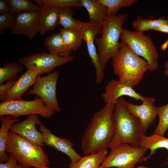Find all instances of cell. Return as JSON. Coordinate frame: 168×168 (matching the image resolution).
<instances>
[{"instance_id":"obj_1","label":"cell","mask_w":168,"mask_h":168,"mask_svg":"<svg viewBox=\"0 0 168 168\" xmlns=\"http://www.w3.org/2000/svg\"><path fill=\"white\" fill-rule=\"evenodd\" d=\"M115 104L106 103L96 112L83 134L80 142L83 153L88 155L107 149L115 134L113 118Z\"/></svg>"},{"instance_id":"obj_2","label":"cell","mask_w":168,"mask_h":168,"mask_svg":"<svg viewBox=\"0 0 168 168\" xmlns=\"http://www.w3.org/2000/svg\"><path fill=\"white\" fill-rule=\"evenodd\" d=\"M121 43L119 50L112 58L113 70L121 83L133 88L149 70V65L125 43Z\"/></svg>"},{"instance_id":"obj_3","label":"cell","mask_w":168,"mask_h":168,"mask_svg":"<svg viewBox=\"0 0 168 168\" xmlns=\"http://www.w3.org/2000/svg\"><path fill=\"white\" fill-rule=\"evenodd\" d=\"M125 99L119 98L115 105L113 118L115 126L114 138L108 148H113L122 143L139 146L143 134L140 121L128 110Z\"/></svg>"},{"instance_id":"obj_4","label":"cell","mask_w":168,"mask_h":168,"mask_svg":"<svg viewBox=\"0 0 168 168\" xmlns=\"http://www.w3.org/2000/svg\"><path fill=\"white\" fill-rule=\"evenodd\" d=\"M22 168H42L49 161L42 147L33 143L9 131L6 148Z\"/></svg>"},{"instance_id":"obj_5","label":"cell","mask_w":168,"mask_h":168,"mask_svg":"<svg viewBox=\"0 0 168 168\" xmlns=\"http://www.w3.org/2000/svg\"><path fill=\"white\" fill-rule=\"evenodd\" d=\"M127 17L126 14L107 16L102 24L101 37L96 38L95 41L103 70L109 60L116 54L120 47L121 43L119 42V39L123 26Z\"/></svg>"},{"instance_id":"obj_6","label":"cell","mask_w":168,"mask_h":168,"mask_svg":"<svg viewBox=\"0 0 168 168\" xmlns=\"http://www.w3.org/2000/svg\"><path fill=\"white\" fill-rule=\"evenodd\" d=\"M147 150L139 146L121 143L111 149L99 168H134L137 163L146 161Z\"/></svg>"},{"instance_id":"obj_7","label":"cell","mask_w":168,"mask_h":168,"mask_svg":"<svg viewBox=\"0 0 168 168\" xmlns=\"http://www.w3.org/2000/svg\"><path fill=\"white\" fill-rule=\"evenodd\" d=\"M120 38L137 54L144 58L148 63L150 71L157 68L159 54L149 36L143 32L123 28Z\"/></svg>"},{"instance_id":"obj_8","label":"cell","mask_w":168,"mask_h":168,"mask_svg":"<svg viewBox=\"0 0 168 168\" xmlns=\"http://www.w3.org/2000/svg\"><path fill=\"white\" fill-rule=\"evenodd\" d=\"M55 112L46 106L37 96L30 100H6L0 103V116L9 115L18 117L22 115L37 114L49 118Z\"/></svg>"},{"instance_id":"obj_9","label":"cell","mask_w":168,"mask_h":168,"mask_svg":"<svg viewBox=\"0 0 168 168\" xmlns=\"http://www.w3.org/2000/svg\"><path fill=\"white\" fill-rule=\"evenodd\" d=\"M73 60L74 58L70 55L62 57L44 51L21 57L18 62L27 69L34 71L40 75L44 73H50L54 68Z\"/></svg>"},{"instance_id":"obj_10","label":"cell","mask_w":168,"mask_h":168,"mask_svg":"<svg viewBox=\"0 0 168 168\" xmlns=\"http://www.w3.org/2000/svg\"><path fill=\"white\" fill-rule=\"evenodd\" d=\"M59 71H55L46 76L38 75L32 89L28 91L27 95H35L40 97L45 105L55 112H59L56 94L57 80L60 75Z\"/></svg>"},{"instance_id":"obj_11","label":"cell","mask_w":168,"mask_h":168,"mask_svg":"<svg viewBox=\"0 0 168 168\" xmlns=\"http://www.w3.org/2000/svg\"><path fill=\"white\" fill-rule=\"evenodd\" d=\"M78 29L80 31L83 40L86 42L88 54L92 64L95 69L96 83L100 84L105 77L98 54L94 43L96 35L102 33V24L85 22L78 20Z\"/></svg>"},{"instance_id":"obj_12","label":"cell","mask_w":168,"mask_h":168,"mask_svg":"<svg viewBox=\"0 0 168 168\" xmlns=\"http://www.w3.org/2000/svg\"><path fill=\"white\" fill-rule=\"evenodd\" d=\"M14 15L15 24L10 34L22 35L33 39L40 31V11H24Z\"/></svg>"},{"instance_id":"obj_13","label":"cell","mask_w":168,"mask_h":168,"mask_svg":"<svg viewBox=\"0 0 168 168\" xmlns=\"http://www.w3.org/2000/svg\"><path fill=\"white\" fill-rule=\"evenodd\" d=\"M153 97L143 96L141 105H137L125 100L124 103L128 111L140 120L143 134L155 121L157 115V107Z\"/></svg>"},{"instance_id":"obj_14","label":"cell","mask_w":168,"mask_h":168,"mask_svg":"<svg viewBox=\"0 0 168 168\" xmlns=\"http://www.w3.org/2000/svg\"><path fill=\"white\" fill-rule=\"evenodd\" d=\"M41 122L37 114L28 115L27 118L21 122L14 123L10 131L26 140L41 147L44 145L42 133L37 129L36 124Z\"/></svg>"},{"instance_id":"obj_15","label":"cell","mask_w":168,"mask_h":168,"mask_svg":"<svg viewBox=\"0 0 168 168\" xmlns=\"http://www.w3.org/2000/svg\"><path fill=\"white\" fill-rule=\"evenodd\" d=\"M38 125L44 143L65 154L69 157L71 161H75L81 157L73 148L74 144L69 139L55 135L41 122Z\"/></svg>"},{"instance_id":"obj_16","label":"cell","mask_w":168,"mask_h":168,"mask_svg":"<svg viewBox=\"0 0 168 168\" xmlns=\"http://www.w3.org/2000/svg\"><path fill=\"white\" fill-rule=\"evenodd\" d=\"M133 98L136 100H143V96L137 92L133 88L121 83L119 80L109 81L101 97L106 103L115 105L117 100L123 96Z\"/></svg>"},{"instance_id":"obj_17","label":"cell","mask_w":168,"mask_h":168,"mask_svg":"<svg viewBox=\"0 0 168 168\" xmlns=\"http://www.w3.org/2000/svg\"><path fill=\"white\" fill-rule=\"evenodd\" d=\"M38 75L31 69L27 70L22 74L14 85L5 95L6 100H18L22 99L23 95L29 88L34 84Z\"/></svg>"},{"instance_id":"obj_18","label":"cell","mask_w":168,"mask_h":168,"mask_svg":"<svg viewBox=\"0 0 168 168\" xmlns=\"http://www.w3.org/2000/svg\"><path fill=\"white\" fill-rule=\"evenodd\" d=\"M40 7V34L44 35L47 32L55 30L58 24L59 8L44 3L42 0H34Z\"/></svg>"},{"instance_id":"obj_19","label":"cell","mask_w":168,"mask_h":168,"mask_svg":"<svg viewBox=\"0 0 168 168\" xmlns=\"http://www.w3.org/2000/svg\"><path fill=\"white\" fill-rule=\"evenodd\" d=\"M82 7L87 11L88 22L102 24L107 17V8L98 0H80Z\"/></svg>"},{"instance_id":"obj_20","label":"cell","mask_w":168,"mask_h":168,"mask_svg":"<svg viewBox=\"0 0 168 168\" xmlns=\"http://www.w3.org/2000/svg\"><path fill=\"white\" fill-rule=\"evenodd\" d=\"M139 146L147 150H150V154L146 157L147 160L155 155L156 150L159 148H165L168 151V138L164 135L154 133L149 136L143 134L141 137ZM168 160V156L166 161Z\"/></svg>"},{"instance_id":"obj_21","label":"cell","mask_w":168,"mask_h":168,"mask_svg":"<svg viewBox=\"0 0 168 168\" xmlns=\"http://www.w3.org/2000/svg\"><path fill=\"white\" fill-rule=\"evenodd\" d=\"M0 116L1 122L0 128V162H6L9 159V156L6 154V148L8 134L12 125L19 121L18 117L7 115Z\"/></svg>"},{"instance_id":"obj_22","label":"cell","mask_w":168,"mask_h":168,"mask_svg":"<svg viewBox=\"0 0 168 168\" xmlns=\"http://www.w3.org/2000/svg\"><path fill=\"white\" fill-rule=\"evenodd\" d=\"M107 149L81 156L77 161H71L69 168H99L107 155Z\"/></svg>"},{"instance_id":"obj_23","label":"cell","mask_w":168,"mask_h":168,"mask_svg":"<svg viewBox=\"0 0 168 168\" xmlns=\"http://www.w3.org/2000/svg\"><path fill=\"white\" fill-rule=\"evenodd\" d=\"M44 44L52 54L66 57L70 56L72 51L65 44L60 32L47 37Z\"/></svg>"},{"instance_id":"obj_24","label":"cell","mask_w":168,"mask_h":168,"mask_svg":"<svg viewBox=\"0 0 168 168\" xmlns=\"http://www.w3.org/2000/svg\"><path fill=\"white\" fill-rule=\"evenodd\" d=\"M168 25V19L163 17L158 19H147L142 16H137L132 25L135 30L144 32L149 30H153L155 28L163 25Z\"/></svg>"},{"instance_id":"obj_25","label":"cell","mask_w":168,"mask_h":168,"mask_svg":"<svg viewBox=\"0 0 168 168\" xmlns=\"http://www.w3.org/2000/svg\"><path fill=\"white\" fill-rule=\"evenodd\" d=\"M59 32L65 44L72 51H75L82 46L83 39L78 29L63 28Z\"/></svg>"},{"instance_id":"obj_26","label":"cell","mask_w":168,"mask_h":168,"mask_svg":"<svg viewBox=\"0 0 168 168\" xmlns=\"http://www.w3.org/2000/svg\"><path fill=\"white\" fill-rule=\"evenodd\" d=\"M24 69V67L19 62H7L0 68V84L8 81L17 80L18 74Z\"/></svg>"},{"instance_id":"obj_27","label":"cell","mask_w":168,"mask_h":168,"mask_svg":"<svg viewBox=\"0 0 168 168\" xmlns=\"http://www.w3.org/2000/svg\"><path fill=\"white\" fill-rule=\"evenodd\" d=\"M72 7L59 8L58 12V24L65 29H78L79 23L78 20L74 19L72 16L74 13Z\"/></svg>"},{"instance_id":"obj_28","label":"cell","mask_w":168,"mask_h":168,"mask_svg":"<svg viewBox=\"0 0 168 168\" xmlns=\"http://www.w3.org/2000/svg\"><path fill=\"white\" fill-rule=\"evenodd\" d=\"M11 10V13L15 14L24 11L40 12L38 6L29 0H7Z\"/></svg>"},{"instance_id":"obj_29","label":"cell","mask_w":168,"mask_h":168,"mask_svg":"<svg viewBox=\"0 0 168 168\" xmlns=\"http://www.w3.org/2000/svg\"><path fill=\"white\" fill-rule=\"evenodd\" d=\"M107 8V16L116 15L122 7H129L138 2V0H98Z\"/></svg>"},{"instance_id":"obj_30","label":"cell","mask_w":168,"mask_h":168,"mask_svg":"<svg viewBox=\"0 0 168 168\" xmlns=\"http://www.w3.org/2000/svg\"><path fill=\"white\" fill-rule=\"evenodd\" d=\"M157 111L159 120L154 133L164 135L168 129V103L157 107Z\"/></svg>"},{"instance_id":"obj_31","label":"cell","mask_w":168,"mask_h":168,"mask_svg":"<svg viewBox=\"0 0 168 168\" xmlns=\"http://www.w3.org/2000/svg\"><path fill=\"white\" fill-rule=\"evenodd\" d=\"M45 4L58 8L82 7L80 0H42Z\"/></svg>"},{"instance_id":"obj_32","label":"cell","mask_w":168,"mask_h":168,"mask_svg":"<svg viewBox=\"0 0 168 168\" xmlns=\"http://www.w3.org/2000/svg\"><path fill=\"white\" fill-rule=\"evenodd\" d=\"M15 24L14 14L11 13L0 15V34H2L8 28H13Z\"/></svg>"},{"instance_id":"obj_33","label":"cell","mask_w":168,"mask_h":168,"mask_svg":"<svg viewBox=\"0 0 168 168\" xmlns=\"http://www.w3.org/2000/svg\"><path fill=\"white\" fill-rule=\"evenodd\" d=\"M17 80H9L5 84H0V100L1 102L5 100L6 95L11 90Z\"/></svg>"},{"instance_id":"obj_34","label":"cell","mask_w":168,"mask_h":168,"mask_svg":"<svg viewBox=\"0 0 168 168\" xmlns=\"http://www.w3.org/2000/svg\"><path fill=\"white\" fill-rule=\"evenodd\" d=\"M9 156L7 161L4 163H0V168H22L12 154H9Z\"/></svg>"},{"instance_id":"obj_35","label":"cell","mask_w":168,"mask_h":168,"mask_svg":"<svg viewBox=\"0 0 168 168\" xmlns=\"http://www.w3.org/2000/svg\"><path fill=\"white\" fill-rule=\"evenodd\" d=\"M11 13V10L7 0H0V14Z\"/></svg>"},{"instance_id":"obj_36","label":"cell","mask_w":168,"mask_h":168,"mask_svg":"<svg viewBox=\"0 0 168 168\" xmlns=\"http://www.w3.org/2000/svg\"><path fill=\"white\" fill-rule=\"evenodd\" d=\"M153 30L168 34V25H163L155 28Z\"/></svg>"},{"instance_id":"obj_37","label":"cell","mask_w":168,"mask_h":168,"mask_svg":"<svg viewBox=\"0 0 168 168\" xmlns=\"http://www.w3.org/2000/svg\"><path fill=\"white\" fill-rule=\"evenodd\" d=\"M164 66L165 67L164 75L168 77V60L165 63Z\"/></svg>"},{"instance_id":"obj_38","label":"cell","mask_w":168,"mask_h":168,"mask_svg":"<svg viewBox=\"0 0 168 168\" xmlns=\"http://www.w3.org/2000/svg\"><path fill=\"white\" fill-rule=\"evenodd\" d=\"M134 168H148L147 166H144L142 165L139 166Z\"/></svg>"},{"instance_id":"obj_39","label":"cell","mask_w":168,"mask_h":168,"mask_svg":"<svg viewBox=\"0 0 168 168\" xmlns=\"http://www.w3.org/2000/svg\"><path fill=\"white\" fill-rule=\"evenodd\" d=\"M42 168H50L47 167V166H44V167H43Z\"/></svg>"},{"instance_id":"obj_40","label":"cell","mask_w":168,"mask_h":168,"mask_svg":"<svg viewBox=\"0 0 168 168\" xmlns=\"http://www.w3.org/2000/svg\"><path fill=\"white\" fill-rule=\"evenodd\" d=\"M167 135H168V129H167Z\"/></svg>"}]
</instances>
